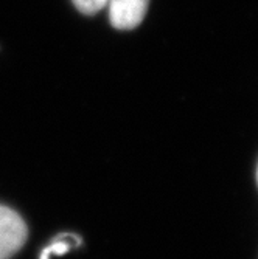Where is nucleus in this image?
<instances>
[{
    "label": "nucleus",
    "instance_id": "1",
    "mask_svg": "<svg viewBox=\"0 0 258 259\" xmlns=\"http://www.w3.org/2000/svg\"><path fill=\"white\" fill-rule=\"evenodd\" d=\"M28 238L27 224L14 209L0 205V259H10Z\"/></svg>",
    "mask_w": 258,
    "mask_h": 259
},
{
    "label": "nucleus",
    "instance_id": "2",
    "mask_svg": "<svg viewBox=\"0 0 258 259\" xmlns=\"http://www.w3.org/2000/svg\"><path fill=\"white\" fill-rule=\"evenodd\" d=\"M150 0H107L109 20L117 30H132L143 22Z\"/></svg>",
    "mask_w": 258,
    "mask_h": 259
},
{
    "label": "nucleus",
    "instance_id": "3",
    "mask_svg": "<svg viewBox=\"0 0 258 259\" xmlns=\"http://www.w3.org/2000/svg\"><path fill=\"white\" fill-rule=\"evenodd\" d=\"M80 236H72V234H62L58 236L49 247H45L41 253V259H50V256H61L65 254L73 245H80Z\"/></svg>",
    "mask_w": 258,
    "mask_h": 259
},
{
    "label": "nucleus",
    "instance_id": "4",
    "mask_svg": "<svg viewBox=\"0 0 258 259\" xmlns=\"http://www.w3.org/2000/svg\"><path fill=\"white\" fill-rule=\"evenodd\" d=\"M72 2L75 8L86 16L97 14L107 5V0H72Z\"/></svg>",
    "mask_w": 258,
    "mask_h": 259
},
{
    "label": "nucleus",
    "instance_id": "5",
    "mask_svg": "<svg viewBox=\"0 0 258 259\" xmlns=\"http://www.w3.org/2000/svg\"><path fill=\"white\" fill-rule=\"evenodd\" d=\"M256 182H258V166H256Z\"/></svg>",
    "mask_w": 258,
    "mask_h": 259
}]
</instances>
